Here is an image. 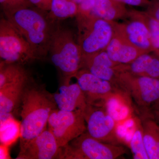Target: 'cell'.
Here are the masks:
<instances>
[{
    "mask_svg": "<svg viewBox=\"0 0 159 159\" xmlns=\"http://www.w3.org/2000/svg\"><path fill=\"white\" fill-rule=\"evenodd\" d=\"M77 42L82 54L105 50L114 33L111 22L91 14L78 13L76 16Z\"/></svg>",
    "mask_w": 159,
    "mask_h": 159,
    "instance_id": "cell-4",
    "label": "cell"
},
{
    "mask_svg": "<svg viewBox=\"0 0 159 159\" xmlns=\"http://www.w3.org/2000/svg\"><path fill=\"white\" fill-rule=\"evenodd\" d=\"M1 61L25 64L39 59L29 43L5 16L0 20Z\"/></svg>",
    "mask_w": 159,
    "mask_h": 159,
    "instance_id": "cell-6",
    "label": "cell"
},
{
    "mask_svg": "<svg viewBox=\"0 0 159 159\" xmlns=\"http://www.w3.org/2000/svg\"><path fill=\"white\" fill-rule=\"evenodd\" d=\"M141 121L143 140L148 158L159 159V123L154 118L151 111H147Z\"/></svg>",
    "mask_w": 159,
    "mask_h": 159,
    "instance_id": "cell-19",
    "label": "cell"
},
{
    "mask_svg": "<svg viewBox=\"0 0 159 159\" xmlns=\"http://www.w3.org/2000/svg\"><path fill=\"white\" fill-rule=\"evenodd\" d=\"M0 4L4 15L24 8L34 7L30 0H0Z\"/></svg>",
    "mask_w": 159,
    "mask_h": 159,
    "instance_id": "cell-25",
    "label": "cell"
},
{
    "mask_svg": "<svg viewBox=\"0 0 159 159\" xmlns=\"http://www.w3.org/2000/svg\"><path fill=\"white\" fill-rule=\"evenodd\" d=\"M105 50L111 60L119 65L130 63L144 54L115 31L112 38Z\"/></svg>",
    "mask_w": 159,
    "mask_h": 159,
    "instance_id": "cell-17",
    "label": "cell"
},
{
    "mask_svg": "<svg viewBox=\"0 0 159 159\" xmlns=\"http://www.w3.org/2000/svg\"><path fill=\"white\" fill-rule=\"evenodd\" d=\"M116 69L118 72L125 71L159 80V55L144 53L130 63L118 65Z\"/></svg>",
    "mask_w": 159,
    "mask_h": 159,
    "instance_id": "cell-18",
    "label": "cell"
},
{
    "mask_svg": "<svg viewBox=\"0 0 159 159\" xmlns=\"http://www.w3.org/2000/svg\"><path fill=\"white\" fill-rule=\"evenodd\" d=\"M152 110L159 111V100L156 102L152 106Z\"/></svg>",
    "mask_w": 159,
    "mask_h": 159,
    "instance_id": "cell-29",
    "label": "cell"
},
{
    "mask_svg": "<svg viewBox=\"0 0 159 159\" xmlns=\"http://www.w3.org/2000/svg\"><path fill=\"white\" fill-rule=\"evenodd\" d=\"M26 86L20 104V152L47 128L51 113L57 108L53 94L44 87Z\"/></svg>",
    "mask_w": 159,
    "mask_h": 159,
    "instance_id": "cell-1",
    "label": "cell"
},
{
    "mask_svg": "<svg viewBox=\"0 0 159 159\" xmlns=\"http://www.w3.org/2000/svg\"><path fill=\"white\" fill-rule=\"evenodd\" d=\"M114 31L144 53H153L150 35L147 27L140 20L130 19L124 23L111 22Z\"/></svg>",
    "mask_w": 159,
    "mask_h": 159,
    "instance_id": "cell-12",
    "label": "cell"
},
{
    "mask_svg": "<svg viewBox=\"0 0 159 159\" xmlns=\"http://www.w3.org/2000/svg\"><path fill=\"white\" fill-rule=\"evenodd\" d=\"M131 100L128 94L120 89L103 103V106L116 122L118 126L123 125L134 117Z\"/></svg>",
    "mask_w": 159,
    "mask_h": 159,
    "instance_id": "cell-15",
    "label": "cell"
},
{
    "mask_svg": "<svg viewBox=\"0 0 159 159\" xmlns=\"http://www.w3.org/2000/svg\"><path fill=\"white\" fill-rule=\"evenodd\" d=\"M51 62L66 79L75 77L81 68L82 53L70 30L57 24L49 48Z\"/></svg>",
    "mask_w": 159,
    "mask_h": 159,
    "instance_id": "cell-3",
    "label": "cell"
},
{
    "mask_svg": "<svg viewBox=\"0 0 159 159\" xmlns=\"http://www.w3.org/2000/svg\"><path fill=\"white\" fill-rule=\"evenodd\" d=\"M87 132L101 142L122 144L118 134V125L103 106L88 104L84 111Z\"/></svg>",
    "mask_w": 159,
    "mask_h": 159,
    "instance_id": "cell-9",
    "label": "cell"
},
{
    "mask_svg": "<svg viewBox=\"0 0 159 159\" xmlns=\"http://www.w3.org/2000/svg\"><path fill=\"white\" fill-rule=\"evenodd\" d=\"M117 84L140 107L148 109L159 100V80L118 72Z\"/></svg>",
    "mask_w": 159,
    "mask_h": 159,
    "instance_id": "cell-7",
    "label": "cell"
},
{
    "mask_svg": "<svg viewBox=\"0 0 159 159\" xmlns=\"http://www.w3.org/2000/svg\"><path fill=\"white\" fill-rule=\"evenodd\" d=\"M146 11L159 22V0H149Z\"/></svg>",
    "mask_w": 159,
    "mask_h": 159,
    "instance_id": "cell-26",
    "label": "cell"
},
{
    "mask_svg": "<svg viewBox=\"0 0 159 159\" xmlns=\"http://www.w3.org/2000/svg\"><path fill=\"white\" fill-rule=\"evenodd\" d=\"M125 144L130 148L134 159H149L143 140L141 119L135 117L134 128L127 138Z\"/></svg>",
    "mask_w": 159,
    "mask_h": 159,
    "instance_id": "cell-22",
    "label": "cell"
},
{
    "mask_svg": "<svg viewBox=\"0 0 159 159\" xmlns=\"http://www.w3.org/2000/svg\"><path fill=\"white\" fill-rule=\"evenodd\" d=\"M30 79L29 73L23 65L15 63L1 61L0 88L6 84Z\"/></svg>",
    "mask_w": 159,
    "mask_h": 159,
    "instance_id": "cell-21",
    "label": "cell"
},
{
    "mask_svg": "<svg viewBox=\"0 0 159 159\" xmlns=\"http://www.w3.org/2000/svg\"><path fill=\"white\" fill-rule=\"evenodd\" d=\"M129 18L140 20L147 27L150 35L153 53L159 55V22L146 11L129 10Z\"/></svg>",
    "mask_w": 159,
    "mask_h": 159,
    "instance_id": "cell-23",
    "label": "cell"
},
{
    "mask_svg": "<svg viewBox=\"0 0 159 159\" xmlns=\"http://www.w3.org/2000/svg\"><path fill=\"white\" fill-rule=\"evenodd\" d=\"M5 17L29 43L39 59L48 55L57 25L48 12L35 7H29L5 15Z\"/></svg>",
    "mask_w": 159,
    "mask_h": 159,
    "instance_id": "cell-2",
    "label": "cell"
},
{
    "mask_svg": "<svg viewBox=\"0 0 159 159\" xmlns=\"http://www.w3.org/2000/svg\"><path fill=\"white\" fill-rule=\"evenodd\" d=\"M126 5L117 0H96L91 14L107 21L129 17Z\"/></svg>",
    "mask_w": 159,
    "mask_h": 159,
    "instance_id": "cell-20",
    "label": "cell"
},
{
    "mask_svg": "<svg viewBox=\"0 0 159 159\" xmlns=\"http://www.w3.org/2000/svg\"><path fill=\"white\" fill-rule=\"evenodd\" d=\"M30 80L9 84L0 88L1 122L10 118L12 112L20 104L23 93Z\"/></svg>",
    "mask_w": 159,
    "mask_h": 159,
    "instance_id": "cell-16",
    "label": "cell"
},
{
    "mask_svg": "<svg viewBox=\"0 0 159 159\" xmlns=\"http://www.w3.org/2000/svg\"><path fill=\"white\" fill-rule=\"evenodd\" d=\"M125 5L134 7H147L149 0H117Z\"/></svg>",
    "mask_w": 159,
    "mask_h": 159,
    "instance_id": "cell-28",
    "label": "cell"
},
{
    "mask_svg": "<svg viewBox=\"0 0 159 159\" xmlns=\"http://www.w3.org/2000/svg\"><path fill=\"white\" fill-rule=\"evenodd\" d=\"M75 77L87 103L90 105L103 106L106 100L120 89L116 84L101 79L84 69H80Z\"/></svg>",
    "mask_w": 159,
    "mask_h": 159,
    "instance_id": "cell-10",
    "label": "cell"
},
{
    "mask_svg": "<svg viewBox=\"0 0 159 159\" xmlns=\"http://www.w3.org/2000/svg\"><path fill=\"white\" fill-rule=\"evenodd\" d=\"M52 1L53 0H30L34 7L47 11L51 10Z\"/></svg>",
    "mask_w": 159,
    "mask_h": 159,
    "instance_id": "cell-27",
    "label": "cell"
},
{
    "mask_svg": "<svg viewBox=\"0 0 159 159\" xmlns=\"http://www.w3.org/2000/svg\"><path fill=\"white\" fill-rule=\"evenodd\" d=\"M48 125L60 148L87 131L82 111H68L56 109L51 113Z\"/></svg>",
    "mask_w": 159,
    "mask_h": 159,
    "instance_id": "cell-8",
    "label": "cell"
},
{
    "mask_svg": "<svg viewBox=\"0 0 159 159\" xmlns=\"http://www.w3.org/2000/svg\"><path fill=\"white\" fill-rule=\"evenodd\" d=\"M70 80L65 79L59 91L53 94L57 108L68 111H84L88 105L84 94L77 83L71 84Z\"/></svg>",
    "mask_w": 159,
    "mask_h": 159,
    "instance_id": "cell-14",
    "label": "cell"
},
{
    "mask_svg": "<svg viewBox=\"0 0 159 159\" xmlns=\"http://www.w3.org/2000/svg\"><path fill=\"white\" fill-rule=\"evenodd\" d=\"M60 147L54 135L46 128L20 151L17 159H59Z\"/></svg>",
    "mask_w": 159,
    "mask_h": 159,
    "instance_id": "cell-11",
    "label": "cell"
},
{
    "mask_svg": "<svg viewBox=\"0 0 159 159\" xmlns=\"http://www.w3.org/2000/svg\"><path fill=\"white\" fill-rule=\"evenodd\" d=\"M118 65L111 60L104 50L93 54H82L80 69L87 70L97 77L117 85L118 72L116 67Z\"/></svg>",
    "mask_w": 159,
    "mask_h": 159,
    "instance_id": "cell-13",
    "label": "cell"
},
{
    "mask_svg": "<svg viewBox=\"0 0 159 159\" xmlns=\"http://www.w3.org/2000/svg\"><path fill=\"white\" fill-rule=\"evenodd\" d=\"M78 12V6L73 0H53L48 14L51 19L56 22L76 17Z\"/></svg>",
    "mask_w": 159,
    "mask_h": 159,
    "instance_id": "cell-24",
    "label": "cell"
},
{
    "mask_svg": "<svg viewBox=\"0 0 159 159\" xmlns=\"http://www.w3.org/2000/svg\"><path fill=\"white\" fill-rule=\"evenodd\" d=\"M126 152L122 145L101 142L86 131L60 148L59 159H115Z\"/></svg>",
    "mask_w": 159,
    "mask_h": 159,
    "instance_id": "cell-5",
    "label": "cell"
}]
</instances>
